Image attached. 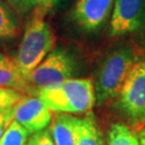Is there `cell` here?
<instances>
[{
    "label": "cell",
    "mask_w": 145,
    "mask_h": 145,
    "mask_svg": "<svg viewBox=\"0 0 145 145\" xmlns=\"http://www.w3.org/2000/svg\"><path fill=\"white\" fill-rule=\"evenodd\" d=\"M109 145H140V141L128 126L114 124L109 132Z\"/></svg>",
    "instance_id": "4fadbf2b"
},
{
    "label": "cell",
    "mask_w": 145,
    "mask_h": 145,
    "mask_svg": "<svg viewBox=\"0 0 145 145\" xmlns=\"http://www.w3.org/2000/svg\"><path fill=\"white\" fill-rule=\"evenodd\" d=\"M74 73L75 62L71 55L62 48H55L32 70L27 80L31 93L37 96L41 89L54 87L72 78Z\"/></svg>",
    "instance_id": "277c9868"
},
{
    "label": "cell",
    "mask_w": 145,
    "mask_h": 145,
    "mask_svg": "<svg viewBox=\"0 0 145 145\" xmlns=\"http://www.w3.org/2000/svg\"><path fill=\"white\" fill-rule=\"evenodd\" d=\"M76 145H104L103 138L93 113L78 119Z\"/></svg>",
    "instance_id": "8fae6325"
},
{
    "label": "cell",
    "mask_w": 145,
    "mask_h": 145,
    "mask_svg": "<svg viewBox=\"0 0 145 145\" xmlns=\"http://www.w3.org/2000/svg\"><path fill=\"white\" fill-rule=\"evenodd\" d=\"M29 132L16 120H12L0 139V145H27Z\"/></svg>",
    "instance_id": "5bb4252c"
},
{
    "label": "cell",
    "mask_w": 145,
    "mask_h": 145,
    "mask_svg": "<svg viewBox=\"0 0 145 145\" xmlns=\"http://www.w3.org/2000/svg\"><path fill=\"white\" fill-rule=\"evenodd\" d=\"M27 145H56L50 129L41 130L31 135Z\"/></svg>",
    "instance_id": "2e32d148"
},
{
    "label": "cell",
    "mask_w": 145,
    "mask_h": 145,
    "mask_svg": "<svg viewBox=\"0 0 145 145\" xmlns=\"http://www.w3.org/2000/svg\"><path fill=\"white\" fill-rule=\"evenodd\" d=\"M56 1L57 0H36V7L47 11L48 9L52 8Z\"/></svg>",
    "instance_id": "d6986e66"
},
{
    "label": "cell",
    "mask_w": 145,
    "mask_h": 145,
    "mask_svg": "<svg viewBox=\"0 0 145 145\" xmlns=\"http://www.w3.org/2000/svg\"><path fill=\"white\" fill-rule=\"evenodd\" d=\"M78 117L58 113L51 126L53 139L56 145H76V124Z\"/></svg>",
    "instance_id": "30bf717a"
},
{
    "label": "cell",
    "mask_w": 145,
    "mask_h": 145,
    "mask_svg": "<svg viewBox=\"0 0 145 145\" xmlns=\"http://www.w3.org/2000/svg\"><path fill=\"white\" fill-rule=\"evenodd\" d=\"M24 93L11 88H0V114L13 109L23 98Z\"/></svg>",
    "instance_id": "9a60e30c"
},
{
    "label": "cell",
    "mask_w": 145,
    "mask_h": 145,
    "mask_svg": "<svg viewBox=\"0 0 145 145\" xmlns=\"http://www.w3.org/2000/svg\"><path fill=\"white\" fill-rule=\"evenodd\" d=\"M10 3L14 9L22 12L31 9L32 7H36V0H5Z\"/></svg>",
    "instance_id": "ac0fdd59"
},
{
    "label": "cell",
    "mask_w": 145,
    "mask_h": 145,
    "mask_svg": "<svg viewBox=\"0 0 145 145\" xmlns=\"http://www.w3.org/2000/svg\"><path fill=\"white\" fill-rule=\"evenodd\" d=\"M0 88L15 89L22 93H31L27 78L22 73L15 58L0 52Z\"/></svg>",
    "instance_id": "9c48e42d"
},
{
    "label": "cell",
    "mask_w": 145,
    "mask_h": 145,
    "mask_svg": "<svg viewBox=\"0 0 145 145\" xmlns=\"http://www.w3.org/2000/svg\"><path fill=\"white\" fill-rule=\"evenodd\" d=\"M135 62L133 50L128 46L115 50L104 59L93 84L97 105L117 98Z\"/></svg>",
    "instance_id": "3957f363"
},
{
    "label": "cell",
    "mask_w": 145,
    "mask_h": 145,
    "mask_svg": "<svg viewBox=\"0 0 145 145\" xmlns=\"http://www.w3.org/2000/svg\"><path fill=\"white\" fill-rule=\"evenodd\" d=\"M13 119H14V108L0 114V139Z\"/></svg>",
    "instance_id": "e0dca14e"
},
{
    "label": "cell",
    "mask_w": 145,
    "mask_h": 145,
    "mask_svg": "<svg viewBox=\"0 0 145 145\" xmlns=\"http://www.w3.org/2000/svg\"><path fill=\"white\" fill-rule=\"evenodd\" d=\"M46 11L37 7L36 12L27 24L15 60L22 73L29 74L53 51L55 37L50 24L45 22Z\"/></svg>",
    "instance_id": "6da1fadb"
},
{
    "label": "cell",
    "mask_w": 145,
    "mask_h": 145,
    "mask_svg": "<svg viewBox=\"0 0 145 145\" xmlns=\"http://www.w3.org/2000/svg\"><path fill=\"white\" fill-rule=\"evenodd\" d=\"M51 112L38 96L24 95L14 106V120L33 135L51 124L53 118Z\"/></svg>",
    "instance_id": "52a82bcc"
},
{
    "label": "cell",
    "mask_w": 145,
    "mask_h": 145,
    "mask_svg": "<svg viewBox=\"0 0 145 145\" xmlns=\"http://www.w3.org/2000/svg\"><path fill=\"white\" fill-rule=\"evenodd\" d=\"M139 141H140V145H145V130H142L139 135Z\"/></svg>",
    "instance_id": "ffe728a7"
},
{
    "label": "cell",
    "mask_w": 145,
    "mask_h": 145,
    "mask_svg": "<svg viewBox=\"0 0 145 145\" xmlns=\"http://www.w3.org/2000/svg\"><path fill=\"white\" fill-rule=\"evenodd\" d=\"M116 108L129 121H145V60H137L117 96Z\"/></svg>",
    "instance_id": "5b68a950"
},
{
    "label": "cell",
    "mask_w": 145,
    "mask_h": 145,
    "mask_svg": "<svg viewBox=\"0 0 145 145\" xmlns=\"http://www.w3.org/2000/svg\"><path fill=\"white\" fill-rule=\"evenodd\" d=\"M18 24L14 13L3 0H0V40H11L18 36Z\"/></svg>",
    "instance_id": "7c38bea8"
},
{
    "label": "cell",
    "mask_w": 145,
    "mask_h": 145,
    "mask_svg": "<svg viewBox=\"0 0 145 145\" xmlns=\"http://www.w3.org/2000/svg\"><path fill=\"white\" fill-rule=\"evenodd\" d=\"M145 22V0H115L111 17V35L135 32Z\"/></svg>",
    "instance_id": "8992f818"
},
{
    "label": "cell",
    "mask_w": 145,
    "mask_h": 145,
    "mask_svg": "<svg viewBox=\"0 0 145 145\" xmlns=\"http://www.w3.org/2000/svg\"><path fill=\"white\" fill-rule=\"evenodd\" d=\"M37 96L51 111L62 114L88 113L96 103L90 78H70L54 87L41 89Z\"/></svg>",
    "instance_id": "7a4b0ae2"
},
{
    "label": "cell",
    "mask_w": 145,
    "mask_h": 145,
    "mask_svg": "<svg viewBox=\"0 0 145 145\" xmlns=\"http://www.w3.org/2000/svg\"><path fill=\"white\" fill-rule=\"evenodd\" d=\"M115 0H78L73 20L86 31H95L108 20Z\"/></svg>",
    "instance_id": "ba28073f"
}]
</instances>
